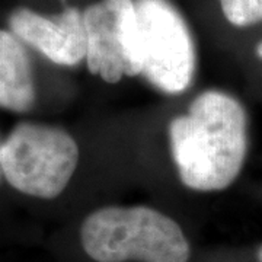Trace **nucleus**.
<instances>
[{
	"label": "nucleus",
	"mask_w": 262,
	"mask_h": 262,
	"mask_svg": "<svg viewBox=\"0 0 262 262\" xmlns=\"http://www.w3.org/2000/svg\"><path fill=\"white\" fill-rule=\"evenodd\" d=\"M9 28L56 64L70 67L86 58L83 13L77 8H67L53 16L18 8L9 15Z\"/></svg>",
	"instance_id": "nucleus-6"
},
{
	"label": "nucleus",
	"mask_w": 262,
	"mask_h": 262,
	"mask_svg": "<svg viewBox=\"0 0 262 262\" xmlns=\"http://www.w3.org/2000/svg\"><path fill=\"white\" fill-rule=\"evenodd\" d=\"M80 244L96 262H188L191 246L181 226L151 207H103L80 226Z\"/></svg>",
	"instance_id": "nucleus-2"
},
{
	"label": "nucleus",
	"mask_w": 262,
	"mask_h": 262,
	"mask_svg": "<svg viewBox=\"0 0 262 262\" xmlns=\"http://www.w3.org/2000/svg\"><path fill=\"white\" fill-rule=\"evenodd\" d=\"M79 146L60 127L24 121L2 140L3 179L13 189L39 200L60 195L79 165Z\"/></svg>",
	"instance_id": "nucleus-3"
},
{
	"label": "nucleus",
	"mask_w": 262,
	"mask_h": 262,
	"mask_svg": "<svg viewBox=\"0 0 262 262\" xmlns=\"http://www.w3.org/2000/svg\"><path fill=\"white\" fill-rule=\"evenodd\" d=\"M86 64L108 83L143 72L140 24L133 0H101L83 12Z\"/></svg>",
	"instance_id": "nucleus-5"
},
{
	"label": "nucleus",
	"mask_w": 262,
	"mask_h": 262,
	"mask_svg": "<svg viewBox=\"0 0 262 262\" xmlns=\"http://www.w3.org/2000/svg\"><path fill=\"white\" fill-rule=\"evenodd\" d=\"M143 72L159 91L182 94L192 83L196 56L184 18L168 0H136Z\"/></svg>",
	"instance_id": "nucleus-4"
},
{
	"label": "nucleus",
	"mask_w": 262,
	"mask_h": 262,
	"mask_svg": "<svg viewBox=\"0 0 262 262\" xmlns=\"http://www.w3.org/2000/svg\"><path fill=\"white\" fill-rule=\"evenodd\" d=\"M226 19L236 27H249L262 20V0H220Z\"/></svg>",
	"instance_id": "nucleus-8"
},
{
	"label": "nucleus",
	"mask_w": 262,
	"mask_h": 262,
	"mask_svg": "<svg viewBox=\"0 0 262 262\" xmlns=\"http://www.w3.org/2000/svg\"><path fill=\"white\" fill-rule=\"evenodd\" d=\"M35 102V75L25 42L12 31L0 29V108L25 114Z\"/></svg>",
	"instance_id": "nucleus-7"
},
{
	"label": "nucleus",
	"mask_w": 262,
	"mask_h": 262,
	"mask_svg": "<svg viewBox=\"0 0 262 262\" xmlns=\"http://www.w3.org/2000/svg\"><path fill=\"white\" fill-rule=\"evenodd\" d=\"M0 147H2V139H0ZM3 179V173H2V165H0V182Z\"/></svg>",
	"instance_id": "nucleus-11"
},
{
	"label": "nucleus",
	"mask_w": 262,
	"mask_h": 262,
	"mask_svg": "<svg viewBox=\"0 0 262 262\" xmlns=\"http://www.w3.org/2000/svg\"><path fill=\"white\" fill-rule=\"evenodd\" d=\"M258 261L262 262V246L259 248V251H258Z\"/></svg>",
	"instance_id": "nucleus-10"
},
{
	"label": "nucleus",
	"mask_w": 262,
	"mask_h": 262,
	"mask_svg": "<svg viewBox=\"0 0 262 262\" xmlns=\"http://www.w3.org/2000/svg\"><path fill=\"white\" fill-rule=\"evenodd\" d=\"M256 53H258V56L262 58V42L258 46V47H256Z\"/></svg>",
	"instance_id": "nucleus-9"
},
{
	"label": "nucleus",
	"mask_w": 262,
	"mask_h": 262,
	"mask_svg": "<svg viewBox=\"0 0 262 262\" xmlns=\"http://www.w3.org/2000/svg\"><path fill=\"white\" fill-rule=\"evenodd\" d=\"M170 151L185 187L201 192L230 187L248 153V118L242 103L222 91H206L189 111L169 124Z\"/></svg>",
	"instance_id": "nucleus-1"
}]
</instances>
